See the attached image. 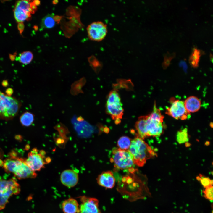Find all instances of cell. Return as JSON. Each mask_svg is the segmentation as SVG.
<instances>
[{"label":"cell","instance_id":"cell-1","mask_svg":"<svg viewBox=\"0 0 213 213\" xmlns=\"http://www.w3.org/2000/svg\"><path fill=\"white\" fill-rule=\"evenodd\" d=\"M3 168L7 173H12L18 179L34 178L37 174L25 163V159L10 157L4 161Z\"/></svg>","mask_w":213,"mask_h":213},{"label":"cell","instance_id":"cell-2","mask_svg":"<svg viewBox=\"0 0 213 213\" xmlns=\"http://www.w3.org/2000/svg\"><path fill=\"white\" fill-rule=\"evenodd\" d=\"M128 151L133 156L134 164L140 167L144 165L147 160L156 155L151 147L138 137L131 141Z\"/></svg>","mask_w":213,"mask_h":213},{"label":"cell","instance_id":"cell-3","mask_svg":"<svg viewBox=\"0 0 213 213\" xmlns=\"http://www.w3.org/2000/svg\"><path fill=\"white\" fill-rule=\"evenodd\" d=\"M146 116L145 125L148 136L160 135L163 132L164 116L156 107L155 102L152 112Z\"/></svg>","mask_w":213,"mask_h":213},{"label":"cell","instance_id":"cell-4","mask_svg":"<svg viewBox=\"0 0 213 213\" xmlns=\"http://www.w3.org/2000/svg\"><path fill=\"white\" fill-rule=\"evenodd\" d=\"M20 106V102L16 99L0 91V118L6 120L12 119L17 114Z\"/></svg>","mask_w":213,"mask_h":213},{"label":"cell","instance_id":"cell-5","mask_svg":"<svg viewBox=\"0 0 213 213\" xmlns=\"http://www.w3.org/2000/svg\"><path fill=\"white\" fill-rule=\"evenodd\" d=\"M106 107V113L114 120L115 124L120 123L123 114V109L120 97L116 89H114L109 93Z\"/></svg>","mask_w":213,"mask_h":213},{"label":"cell","instance_id":"cell-6","mask_svg":"<svg viewBox=\"0 0 213 213\" xmlns=\"http://www.w3.org/2000/svg\"><path fill=\"white\" fill-rule=\"evenodd\" d=\"M20 187L14 178L6 180L0 177V210L4 209L10 197L19 194Z\"/></svg>","mask_w":213,"mask_h":213},{"label":"cell","instance_id":"cell-7","mask_svg":"<svg viewBox=\"0 0 213 213\" xmlns=\"http://www.w3.org/2000/svg\"><path fill=\"white\" fill-rule=\"evenodd\" d=\"M37 6L31 1L21 0L18 1L14 9V15L17 21L21 23L28 20L31 14H34L37 10Z\"/></svg>","mask_w":213,"mask_h":213},{"label":"cell","instance_id":"cell-8","mask_svg":"<svg viewBox=\"0 0 213 213\" xmlns=\"http://www.w3.org/2000/svg\"><path fill=\"white\" fill-rule=\"evenodd\" d=\"M45 151L34 148L28 153L27 158L25 159V162L33 171H39L51 161L49 157L45 158Z\"/></svg>","mask_w":213,"mask_h":213},{"label":"cell","instance_id":"cell-9","mask_svg":"<svg viewBox=\"0 0 213 213\" xmlns=\"http://www.w3.org/2000/svg\"><path fill=\"white\" fill-rule=\"evenodd\" d=\"M112 154L110 161L117 169L123 170L130 168L134 164L133 156L128 150L114 147L112 150Z\"/></svg>","mask_w":213,"mask_h":213},{"label":"cell","instance_id":"cell-10","mask_svg":"<svg viewBox=\"0 0 213 213\" xmlns=\"http://www.w3.org/2000/svg\"><path fill=\"white\" fill-rule=\"evenodd\" d=\"M89 38L91 40L100 41L106 36L108 32L107 25L101 21L93 22L87 28Z\"/></svg>","mask_w":213,"mask_h":213},{"label":"cell","instance_id":"cell-11","mask_svg":"<svg viewBox=\"0 0 213 213\" xmlns=\"http://www.w3.org/2000/svg\"><path fill=\"white\" fill-rule=\"evenodd\" d=\"M170 101L171 105L166 109V114L176 119L184 120L190 117V113L186 110L183 101L172 98Z\"/></svg>","mask_w":213,"mask_h":213},{"label":"cell","instance_id":"cell-12","mask_svg":"<svg viewBox=\"0 0 213 213\" xmlns=\"http://www.w3.org/2000/svg\"><path fill=\"white\" fill-rule=\"evenodd\" d=\"M80 200L81 203L79 206V213H101L97 199L83 196L80 197Z\"/></svg>","mask_w":213,"mask_h":213},{"label":"cell","instance_id":"cell-13","mask_svg":"<svg viewBox=\"0 0 213 213\" xmlns=\"http://www.w3.org/2000/svg\"><path fill=\"white\" fill-rule=\"evenodd\" d=\"M60 179L62 184L67 187L71 188L75 186L77 184L78 175L74 171L67 169L62 172Z\"/></svg>","mask_w":213,"mask_h":213},{"label":"cell","instance_id":"cell-14","mask_svg":"<svg viewBox=\"0 0 213 213\" xmlns=\"http://www.w3.org/2000/svg\"><path fill=\"white\" fill-rule=\"evenodd\" d=\"M96 180L99 185L106 189H111L115 185V178L113 172L110 171L102 172L98 176Z\"/></svg>","mask_w":213,"mask_h":213},{"label":"cell","instance_id":"cell-15","mask_svg":"<svg viewBox=\"0 0 213 213\" xmlns=\"http://www.w3.org/2000/svg\"><path fill=\"white\" fill-rule=\"evenodd\" d=\"M201 104L200 100L194 96L188 97L184 102V106L186 110L190 113L198 111L200 108Z\"/></svg>","mask_w":213,"mask_h":213},{"label":"cell","instance_id":"cell-16","mask_svg":"<svg viewBox=\"0 0 213 213\" xmlns=\"http://www.w3.org/2000/svg\"><path fill=\"white\" fill-rule=\"evenodd\" d=\"M62 207L64 213H79V206L77 201L73 198L64 200Z\"/></svg>","mask_w":213,"mask_h":213},{"label":"cell","instance_id":"cell-17","mask_svg":"<svg viewBox=\"0 0 213 213\" xmlns=\"http://www.w3.org/2000/svg\"><path fill=\"white\" fill-rule=\"evenodd\" d=\"M146 115L139 117L135 124L138 137L143 140L148 137L146 128Z\"/></svg>","mask_w":213,"mask_h":213},{"label":"cell","instance_id":"cell-18","mask_svg":"<svg viewBox=\"0 0 213 213\" xmlns=\"http://www.w3.org/2000/svg\"><path fill=\"white\" fill-rule=\"evenodd\" d=\"M86 81L85 78L83 77L74 82L71 85L70 90L71 94L75 96L80 93H83L82 88L85 84Z\"/></svg>","mask_w":213,"mask_h":213},{"label":"cell","instance_id":"cell-19","mask_svg":"<svg viewBox=\"0 0 213 213\" xmlns=\"http://www.w3.org/2000/svg\"><path fill=\"white\" fill-rule=\"evenodd\" d=\"M34 115L33 114L28 112L23 113L20 117V122L22 125L25 126H29L33 123Z\"/></svg>","mask_w":213,"mask_h":213},{"label":"cell","instance_id":"cell-20","mask_svg":"<svg viewBox=\"0 0 213 213\" xmlns=\"http://www.w3.org/2000/svg\"><path fill=\"white\" fill-rule=\"evenodd\" d=\"M201 51L196 48H194L192 54L190 57L189 62L191 65L194 68L199 66L200 57L201 55Z\"/></svg>","mask_w":213,"mask_h":213},{"label":"cell","instance_id":"cell-21","mask_svg":"<svg viewBox=\"0 0 213 213\" xmlns=\"http://www.w3.org/2000/svg\"><path fill=\"white\" fill-rule=\"evenodd\" d=\"M131 141L130 139L128 137L122 136L117 141L118 148L122 150H128L130 147Z\"/></svg>","mask_w":213,"mask_h":213},{"label":"cell","instance_id":"cell-22","mask_svg":"<svg viewBox=\"0 0 213 213\" xmlns=\"http://www.w3.org/2000/svg\"><path fill=\"white\" fill-rule=\"evenodd\" d=\"M55 21L52 15L49 14L43 18L41 23V26L44 28H51L54 26Z\"/></svg>","mask_w":213,"mask_h":213},{"label":"cell","instance_id":"cell-23","mask_svg":"<svg viewBox=\"0 0 213 213\" xmlns=\"http://www.w3.org/2000/svg\"><path fill=\"white\" fill-rule=\"evenodd\" d=\"M33 58L32 53L30 51L23 52L19 55L18 59L19 62L23 64L30 63Z\"/></svg>","mask_w":213,"mask_h":213},{"label":"cell","instance_id":"cell-24","mask_svg":"<svg viewBox=\"0 0 213 213\" xmlns=\"http://www.w3.org/2000/svg\"><path fill=\"white\" fill-rule=\"evenodd\" d=\"M189 140L187 129L184 128L178 131L177 134V140L180 144L187 142Z\"/></svg>","mask_w":213,"mask_h":213},{"label":"cell","instance_id":"cell-25","mask_svg":"<svg viewBox=\"0 0 213 213\" xmlns=\"http://www.w3.org/2000/svg\"><path fill=\"white\" fill-rule=\"evenodd\" d=\"M197 180L201 183V185L205 188L211 185V180L209 178L205 177L201 174L196 177Z\"/></svg>","mask_w":213,"mask_h":213},{"label":"cell","instance_id":"cell-26","mask_svg":"<svg viewBox=\"0 0 213 213\" xmlns=\"http://www.w3.org/2000/svg\"><path fill=\"white\" fill-rule=\"evenodd\" d=\"M204 197L210 201H212L213 199V187L211 185L203 191Z\"/></svg>","mask_w":213,"mask_h":213},{"label":"cell","instance_id":"cell-27","mask_svg":"<svg viewBox=\"0 0 213 213\" xmlns=\"http://www.w3.org/2000/svg\"><path fill=\"white\" fill-rule=\"evenodd\" d=\"M174 57L173 55H165L163 64V66L164 68H165L169 66L170 64V61Z\"/></svg>","mask_w":213,"mask_h":213},{"label":"cell","instance_id":"cell-28","mask_svg":"<svg viewBox=\"0 0 213 213\" xmlns=\"http://www.w3.org/2000/svg\"><path fill=\"white\" fill-rule=\"evenodd\" d=\"M13 92V90L11 88H9L7 89L6 91V95L10 96Z\"/></svg>","mask_w":213,"mask_h":213},{"label":"cell","instance_id":"cell-29","mask_svg":"<svg viewBox=\"0 0 213 213\" xmlns=\"http://www.w3.org/2000/svg\"><path fill=\"white\" fill-rule=\"evenodd\" d=\"M2 85L4 87H7L8 85V83L7 80H3L2 83Z\"/></svg>","mask_w":213,"mask_h":213},{"label":"cell","instance_id":"cell-30","mask_svg":"<svg viewBox=\"0 0 213 213\" xmlns=\"http://www.w3.org/2000/svg\"><path fill=\"white\" fill-rule=\"evenodd\" d=\"M22 136L20 135H17L15 136V138L17 140H20L22 139Z\"/></svg>","mask_w":213,"mask_h":213},{"label":"cell","instance_id":"cell-31","mask_svg":"<svg viewBox=\"0 0 213 213\" xmlns=\"http://www.w3.org/2000/svg\"><path fill=\"white\" fill-rule=\"evenodd\" d=\"M4 164V162L1 159H0V166H3Z\"/></svg>","mask_w":213,"mask_h":213},{"label":"cell","instance_id":"cell-32","mask_svg":"<svg viewBox=\"0 0 213 213\" xmlns=\"http://www.w3.org/2000/svg\"><path fill=\"white\" fill-rule=\"evenodd\" d=\"M29 147L30 146L29 145H27L26 146L25 149H26V150H28L29 149Z\"/></svg>","mask_w":213,"mask_h":213},{"label":"cell","instance_id":"cell-33","mask_svg":"<svg viewBox=\"0 0 213 213\" xmlns=\"http://www.w3.org/2000/svg\"><path fill=\"white\" fill-rule=\"evenodd\" d=\"M210 59H211V60L212 61V59H213V56L212 55V54H210Z\"/></svg>","mask_w":213,"mask_h":213}]
</instances>
